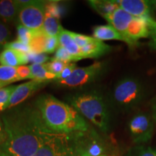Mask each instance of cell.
<instances>
[{
    "label": "cell",
    "mask_w": 156,
    "mask_h": 156,
    "mask_svg": "<svg viewBox=\"0 0 156 156\" xmlns=\"http://www.w3.org/2000/svg\"><path fill=\"white\" fill-rule=\"evenodd\" d=\"M7 138V132L5 131L2 120L0 119V145H2L6 141Z\"/></svg>",
    "instance_id": "obj_37"
},
{
    "label": "cell",
    "mask_w": 156,
    "mask_h": 156,
    "mask_svg": "<svg viewBox=\"0 0 156 156\" xmlns=\"http://www.w3.org/2000/svg\"><path fill=\"white\" fill-rule=\"evenodd\" d=\"M17 74L19 81L25 79H30V66L22 65L17 67Z\"/></svg>",
    "instance_id": "obj_36"
},
{
    "label": "cell",
    "mask_w": 156,
    "mask_h": 156,
    "mask_svg": "<svg viewBox=\"0 0 156 156\" xmlns=\"http://www.w3.org/2000/svg\"><path fill=\"white\" fill-rule=\"evenodd\" d=\"M85 132L51 133L34 156H85L83 147Z\"/></svg>",
    "instance_id": "obj_4"
},
{
    "label": "cell",
    "mask_w": 156,
    "mask_h": 156,
    "mask_svg": "<svg viewBox=\"0 0 156 156\" xmlns=\"http://www.w3.org/2000/svg\"><path fill=\"white\" fill-rule=\"evenodd\" d=\"M152 3H153V7L156 9V1H152Z\"/></svg>",
    "instance_id": "obj_40"
},
{
    "label": "cell",
    "mask_w": 156,
    "mask_h": 156,
    "mask_svg": "<svg viewBox=\"0 0 156 156\" xmlns=\"http://www.w3.org/2000/svg\"><path fill=\"white\" fill-rule=\"evenodd\" d=\"M37 109L48 129L56 134H74L89 130L83 116L69 104L52 95H41L36 101Z\"/></svg>",
    "instance_id": "obj_2"
},
{
    "label": "cell",
    "mask_w": 156,
    "mask_h": 156,
    "mask_svg": "<svg viewBox=\"0 0 156 156\" xmlns=\"http://www.w3.org/2000/svg\"><path fill=\"white\" fill-rule=\"evenodd\" d=\"M50 82L48 81H41L31 80L30 81L27 82L21 85H17L14 92L12 94L10 99H9L8 104H7L6 109L12 108L17 106L20 103L30 98L35 93L44 87L45 85H47Z\"/></svg>",
    "instance_id": "obj_9"
},
{
    "label": "cell",
    "mask_w": 156,
    "mask_h": 156,
    "mask_svg": "<svg viewBox=\"0 0 156 156\" xmlns=\"http://www.w3.org/2000/svg\"><path fill=\"white\" fill-rule=\"evenodd\" d=\"M87 2L94 10L103 17L111 15L119 8V6L114 0H90Z\"/></svg>",
    "instance_id": "obj_18"
},
{
    "label": "cell",
    "mask_w": 156,
    "mask_h": 156,
    "mask_svg": "<svg viewBox=\"0 0 156 156\" xmlns=\"http://www.w3.org/2000/svg\"><path fill=\"white\" fill-rule=\"evenodd\" d=\"M63 29L60 25L58 19L52 16L50 13L46 11L44 22L42 27V30L44 34L48 37L58 36Z\"/></svg>",
    "instance_id": "obj_19"
},
{
    "label": "cell",
    "mask_w": 156,
    "mask_h": 156,
    "mask_svg": "<svg viewBox=\"0 0 156 156\" xmlns=\"http://www.w3.org/2000/svg\"><path fill=\"white\" fill-rule=\"evenodd\" d=\"M69 64V63L60 61V60L56 59L54 58H51L50 62L45 63V66H46V68L48 69V71H49L50 73L54 74L56 76H58L62 73L64 68L67 67Z\"/></svg>",
    "instance_id": "obj_24"
},
{
    "label": "cell",
    "mask_w": 156,
    "mask_h": 156,
    "mask_svg": "<svg viewBox=\"0 0 156 156\" xmlns=\"http://www.w3.org/2000/svg\"><path fill=\"white\" fill-rule=\"evenodd\" d=\"M47 37L44 34L42 30L38 31H33V36L29 44L31 52L36 54L44 53L45 44Z\"/></svg>",
    "instance_id": "obj_21"
},
{
    "label": "cell",
    "mask_w": 156,
    "mask_h": 156,
    "mask_svg": "<svg viewBox=\"0 0 156 156\" xmlns=\"http://www.w3.org/2000/svg\"><path fill=\"white\" fill-rule=\"evenodd\" d=\"M54 58L60 61L67 62V63H73L74 62H77L78 59L75 56L66 50L65 48L61 46H58L57 49L54 53Z\"/></svg>",
    "instance_id": "obj_27"
},
{
    "label": "cell",
    "mask_w": 156,
    "mask_h": 156,
    "mask_svg": "<svg viewBox=\"0 0 156 156\" xmlns=\"http://www.w3.org/2000/svg\"><path fill=\"white\" fill-rule=\"evenodd\" d=\"M17 85H10L0 88V109L1 112L6 110L7 104L12 93L16 88Z\"/></svg>",
    "instance_id": "obj_23"
},
{
    "label": "cell",
    "mask_w": 156,
    "mask_h": 156,
    "mask_svg": "<svg viewBox=\"0 0 156 156\" xmlns=\"http://www.w3.org/2000/svg\"><path fill=\"white\" fill-rule=\"evenodd\" d=\"M93 38L100 41L116 40L122 41L130 46L129 41L125 37L123 36L119 32H118L114 27L110 25H97L93 28Z\"/></svg>",
    "instance_id": "obj_16"
},
{
    "label": "cell",
    "mask_w": 156,
    "mask_h": 156,
    "mask_svg": "<svg viewBox=\"0 0 156 156\" xmlns=\"http://www.w3.org/2000/svg\"><path fill=\"white\" fill-rule=\"evenodd\" d=\"M58 44L59 46L63 47L67 50L72 55L77 58L78 61L83 59L81 57L80 48L78 47L74 40L72 31L63 29L60 34L58 35Z\"/></svg>",
    "instance_id": "obj_17"
},
{
    "label": "cell",
    "mask_w": 156,
    "mask_h": 156,
    "mask_svg": "<svg viewBox=\"0 0 156 156\" xmlns=\"http://www.w3.org/2000/svg\"><path fill=\"white\" fill-rule=\"evenodd\" d=\"M2 87H5V86H4L2 84L0 83V88H2Z\"/></svg>",
    "instance_id": "obj_41"
},
{
    "label": "cell",
    "mask_w": 156,
    "mask_h": 156,
    "mask_svg": "<svg viewBox=\"0 0 156 156\" xmlns=\"http://www.w3.org/2000/svg\"><path fill=\"white\" fill-rule=\"evenodd\" d=\"M0 156H11V155H9V154H7L6 152L2 151V150L0 148Z\"/></svg>",
    "instance_id": "obj_39"
},
{
    "label": "cell",
    "mask_w": 156,
    "mask_h": 156,
    "mask_svg": "<svg viewBox=\"0 0 156 156\" xmlns=\"http://www.w3.org/2000/svg\"><path fill=\"white\" fill-rule=\"evenodd\" d=\"M99 156H108V155H105V154H103V155H99Z\"/></svg>",
    "instance_id": "obj_42"
},
{
    "label": "cell",
    "mask_w": 156,
    "mask_h": 156,
    "mask_svg": "<svg viewBox=\"0 0 156 156\" xmlns=\"http://www.w3.org/2000/svg\"><path fill=\"white\" fill-rule=\"evenodd\" d=\"M152 115L154 121L156 123V98H155L152 103Z\"/></svg>",
    "instance_id": "obj_38"
},
{
    "label": "cell",
    "mask_w": 156,
    "mask_h": 156,
    "mask_svg": "<svg viewBox=\"0 0 156 156\" xmlns=\"http://www.w3.org/2000/svg\"><path fill=\"white\" fill-rule=\"evenodd\" d=\"M116 3L120 8L129 15L140 18H149L151 17L153 5L152 1L145 0H116Z\"/></svg>",
    "instance_id": "obj_10"
},
{
    "label": "cell",
    "mask_w": 156,
    "mask_h": 156,
    "mask_svg": "<svg viewBox=\"0 0 156 156\" xmlns=\"http://www.w3.org/2000/svg\"><path fill=\"white\" fill-rule=\"evenodd\" d=\"M150 36V30L145 19L134 17L129 25L125 37L130 42L132 46L137 44L140 38H147Z\"/></svg>",
    "instance_id": "obj_11"
},
{
    "label": "cell",
    "mask_w": 156,
    "mask_h": 156,
    "mask_svg": "<svg viewBox=\"0 0 156 156\" xmlns=\"http://www.w3.org/2000/svg\"><path fill=\"white\" fill-rule=\"evenodd\" d=\"M4 49H12L25 54H29L31 52L30 47L29 45L23 44V43L17 40L9 42L8 44L6 45Z\"/></svg>",
    "instance_id": "obj_29"
},
{
    "label": "cell",
    "mask_w": 156,
    "mask_h": 156,
    "mask_svg": "<svg viewBox=\"0 0 156 156\" xmlns=\"http://www.w3.org/2000/svg\"><path fill=\"white\" fill-rule=\"evenodd\" d=\"M153 122L145 113H138L132 117L129 123L132 137L136 143H145L153 136Z\"/></svg>",
    "instance_id": "obj_8"
},
{
    "label": "cell",
    "mask_w": 156,
    "mask_h": 156,
    "mask_svg": "<svg viewBox=\"0 0 156 156\" xmlns=\"http://www.w3.org/2000/svg\"><path fill=\"white\" fill-rule=\"evenodd\" d=\"M59 44H58V36L47 37L46 44H45L44 54H51L55 52L57 49Z\"/></svg>",
    "instance_id": "obj_31"
},
{
    "label": "cell",
    "mask_w": 156,
    "mask_h": 156,
    "mask_svg": "<svg viewBox=\"0 0 156 156\" xmlns=\"http://www.w3.org/2000/svg\"><path fill=\"white\" fill-rule=\"evenodd\" d=\"M104 18L106 20L109 25L114 27L123 36L125 37L126 30H127L129 25L132 19L134 18V16L129 15L124 9L119 7L111 15L105 17ZM130 46H132L131 44H130Z\"/></svg>",
    "instance_id": "obj_12"
},
{
    "label": "cell",
    "mask_w": 156,
    "mask_h": 156,
    "mask_svg": "<svg viewBox=\"0 0 156 156\" xmlns=\"http://www.w3.org/2000/svg\"><path fill=\"white\" fill-rule=\"evenodd\" d=\"M103 62H95L91 65L85 67H77L69 77L63 80L54 81L55 85L58 86L77 88L95 82L101 77L104 70Z\"/></svg>",
    "instance_id": "obj_6"
},
{
    "label": "cell",
    "mask_w": 156,
    "mask_h": 156,
    "mask_svg": "<svg viewBox=\"0 0 156 156\" xmlns=\"http://www.w3.org/2000/svg\"><path fill=\"white\" fill-rule=\"evenodd\" d=\"M30 68V80L41 81H54L56 80V76L46 68L45 64H32Z\"/></svg>",
    "instance_id": "obj_20"
},
{
    "label": "cell",
    "mask_w": 156,
    "mask_h": 156,
    "mask_svg": "<svg viewBox=\"0 0 156 156\" xmlns=\"http://www.w3.org/2000/svg\"><path fill=\"white\" fill-rule=\"evenodd\" d=\"M17 41L23 43V44L29 45L31 38L33 36V31L28 29L24 25L18 24L17 26Z\"/></svg>",
    "instance_id": "obj_25"
},
{
    "label": "cell",
    "mask_w": 156,
    "mask_h": 156,
    "mask_svg": "<svg viewBox=\"0 0 156 156\" xmlns=\"http://www.w3.org/2000/svg\"><path fill=\"white\" fill-rule=\"evenodd\" d=\"M46 11L57 19H59L61 17V9L56 2L46 3Z\"/></svg>",
    "instance_id": "obj_35"
},
{
    "label": "cell",
    "mask_w": 156,
    "mask_h": 156,
    "mask_svg": "<svg viewBox=\"0 0 156 156\" xmlns=\"http://www.w3.org/2000/svg\"><path fill=\"white\" fill-rule=\"evenodd\" d=\"M11 38V33L8 27L4 22L0 21V51L4 49L5 46L9 42Z\"/></svg>",
    "instance_id": "obj_28"
},
{
    "label": "cell",
    "mask_w": 156,
    "mask_h": 156,
    "mask_svg": "<svg viewBox=\"0 0 156 156\" xmlns=\"http://www.w3.org/2000/svg\"><path fill=\"white\" fill-rule=\"evenodd\" d=\"M73 36L74 40H75V41L76 43V44L77 45L78 47L80 48L87 46V44H90V43L93 41L95 39V38H93V37L77 34V33H75V32H73Z\"/></svg>",
    "instance_id": "obj_32"
},
{
    "label": "cell",
    "mask_w": 156,
    "mask_h": 156,
    "mask_svg": "<svg viewBox=\"0 0 156 156\" xmlns=\"http://www.w3.org/2000/svg\"><path fill=\"white\" fill-rule=\"evenodd\" d=\"M19 81L17 74V67L0 65V83L4 86Z\"/></svg>",
    "instance_id": "obj_22"
},
{
    "label": "cell",
    "mask_w": 156,
    "mask_h": 156,
    "mask_svg": "<svg viewBox=\"0 0 156 156\" xmlns=\"http://www.w3.org/2000/svg\"><path fill=\"white\" fill-rule=\"evenodd\" d=\"M112 47L102 41L95 38L94 41L87 46L80 48L82 58H98L112 50Z\"/></svg>",
    "instance_id": "obj_14"
},
{
    "label": "cell",
    "mask_w": 156,
    "mask_h": 156,
    "mask_svg": "<svg viewBox=\"0 0 156 156\" xmlns=\"http://www.w3.org/2000/svg\"><path fill=\"white\" fill-rule=\"evenodd\" d=\"M28 56L29 62H33V64H45L50 62L51 59V58L44 53L36 54L30 52L28 54Z\"/></svg>",
    "instance_id": "obj_33"
},
{
    "label": "cell",
    "mask_w": 156,
    "mask_h": 156,
    "mask_svg": "<svg viewBox=\"0 0 156 156\" xmlns=\"http://www.w3.org/2000/svg\"><path fill=\"white\" fill-rule=\"evenodd\" d=\"M68 102L101 131L105 133L108 131L110 113L107 102L100 92L89 90L77 93L68 97Z\"/></svg>",
    "instance_id": "obj_3"
},
{
    "label": "cell",
    "mask_w": 156,
    "mask_h": 156,
    "mask_svg": "<svg viewBox=\"0 0 156 156\" xmlns=\"http://www.w3.org/2000/svg\"><path fill=\"white\" fill-rule=\"evenodd\" d=\"M0 112H1V109H0Z\"/></svg>",
    "instance_id": "obj_43"
},
{
    "label": "cell",
    "mask_w": 156,
    "mask_h": 156,
    "mask_svg": "<svg viewBox=\"0 0 156 156\" xmlns=\"http://www.w3.org/2000/svg\"><path fill=\"white\" fill-rule=\"evenodd\" d=\"M143 98V86L136 78H122L115 84L113 88V102L122 110L127 111L133 108L140 104Z\"/></svg>",
    "instance_id": "obj_5"
},
{
    "label": "cell",
    "mask_w": 156,
    "mask_h": 156,
    "mask_svg": "<svg viewBox=\"0 0 156 156\" xmlns=\"http://www.w3.org/2000/svg\"><path fill=\"white\" fill-rule=\"evenodd\" d=\"M126 156H156V149L138 146L130 150Z\"/></svg>",
    "instance_id": "obj_26"
},
{
    "label": "cell",
    "mask_w": 156,
    "mask_h": 156,
    "mask_svg": "<svg viewBox=\"0 0 156 156\" xmlns=\"http://www.w3.org/2000/svg\"><path fill=\"white\" fill-rule=\"evenodd\" d=\"M28 54L12 49H4L0 52V64L17 67L28 63Z\"/></svg>",
    "instance_id": "obj_13"
},
{
    "label": "cell",
    "mask_w": 156,
    "mask_h": 156,
    "mask_svg": "<svg viewBox=\"0 0 156 156\" xmlns=\"http://www.w3.org/2000/svg\"><path fill=\"white\" fill-rule=\"evenodd\" d=\"M145 20L147 23L150 30V36H151V41H150L149 46H151L152 49L156 51V22L151 17L145 18Z\"/></svg>",
    "instance_id": "obj_30"
},
{
    "label": "cell",
    "mask_w": 156,
    "mask_h": 156,
    "mask_svg": "<svg viewBox=\"0 0 156 156\" xmlns=\"http://www.w3.org/2000/svg\"><path fill=\"white\" fill-rule=\"evenodd\" d=\"M21 5L20 1L1 0L0 1V19L6 23H14L18 19Z\"/></svg>",
    "instance_id": "obj_15"
},
{
    "label": "cell",
    "mask_w": 156,
    "mask_h": 156,
    "mask_svg": "<svg viewBox=\"0 0 156 156\" xmlns=\"http://www.w3.org/2000/svg\"><path fill=\"white\" fill-rule=\"evenodd\" d=\"M21 8L18 15L20 24L32 31L42 30L45 15L46 3L43 1H20Z\"/></svg>",
    "instance_id": "obj_7"
},
{
    "label": "cell",
    "mask_w": 156,
    "mask_h": 156,
    "mask_svg": "<svg viewBox=\"0 0 156 156\" xmlns=\"http://www.w3.org/2000/svg\"><path fill=\"white\" fill-rule=\"evenodd\" d=\"M7 138L0 148L11 156H34L52 132L36 106L17 107L2 116Z\"/></svg>",
    "instance_id": "obj_1"
},
{
    "label": "cell",
    "mask_w": 156,
    "mask_h": 156,
    "mask_svg": "<svg viewBox=\"0 0 156 156\" xmlns=\"http://www.w3.org/2000/svg\"><path fill=\"white\" fill-rule=\"evenodd\" d=\"M76 68H77V64L75 63H69L68 65L64 68L63 71L62 72V73L58 76H56V80H56H63L67 79V77H69L70 75L73 74Z\"/></svg>",
    "instance_id": "obj_34"
}]
</instances>
